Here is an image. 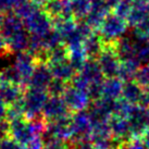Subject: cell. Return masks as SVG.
Here are the masks:
<instances>
[{
  "mask_svg": "<svg viewBox=\"0 0 149 149\" xmlns=\"http://www.w3.org/2000/svg\"><path fill=\"white\" fill-rule=\"evenodd\" d=\"M128 26L126 19L110 12L99 26L98 33L102 37L104 44H114L118 39L124 36Z\"/></svg>",
  "mask_w": 149,
  "mask_h": 149,
  "instance_id": "1",
  "label": "cell"
},
{
  "mask_svg": "<svg viewBox=\"0 0 149 149\" xmlns=\"http://www.w3.org/2000/svg\"><path fill=\"white\" fill-rule=\"evenodd\" d=\"M49 97L48 91L45 89L26 87L23 95L25 118L33 120L35 118L42 116V109Z\"/></svg>",
  "mask_w": 149,
  "mask_h": 149,
  "instance_id": "2",
  "label": "cell"
},
{
  "mask_svg": "<svg viewBox=\"0 0 149 149\" xmlns=\"http://www.w3.org/2000/svg\"><path fill=\"white\" fill-rule=\"evenodd\" d=\"M97 61L99 63L101 72L106 79L118 77L122 61L116 52L113 44H106L104 45V50H102L101 54L98 57Z\"/></svg>",
  "mask_w": 149,
  "mask_h": 149,
  "instance_id": "3",
  "label": "cell"
},
{
  "mask_svg": "<svg viewBox=\"0 0 149 149\" xmlns=\"http://www.w3.org/2000/svg\"><path fill=\"white\" fill-rule=\"evenodd\" d=\"M24 26L31 35L44 36L54 29V20L42 10L38 9L24 20Z\"/></svg>",
  "mask_w": 149,
  "mask_h": 149,
  "instance_id": "4",
  "label": "cell"
},
{
  "mask_svg": "<svg viewBox=\"0 0 149 149\" xmlns=\"http://www.w3.org/2000/svg\"><path fill=\"white\" fill-rule=\"evenodd\" d=\"M133 135L146 132L149 127V110L141 104H131L126 116Z\"/></svg>",
  "mask_w": 149,
  "mask_h": 149,
  "instance_id": "5",
  "label": "cell"
},
{
  "mask_svg": "<svg viewBox=\"0 0 149 149\" xmlns=\"http://www.w3.org/2000/svg\"><path fill=\"white\" fill-rule=\"evenodd\" d=\"M10 121V135L19 143L25 144L32 141L37 130L34 125L33 121L26 119L25 116L15 118Z\"/></svg>",
  "mask_w": 149,
  "mask_h": 149,
  "instance_id": "6",
  "label": "cell"
},
{
  "mask_svg": "<svg viewBox=\"0 0 149 149\" xmlns=\"http://www.w3.org/2000/svg\"><path fill=\"white\" fill-rule=\"evenodd\" d=\"M62 98L64 99L71 112L87 110L91 104V100L86 91L79 89L76 87L72 86L71 84L68 85L64 94L62 95Z\"/></svg>",
  "mask_w": 149,
  "mask_h": 149,
  "instance_id": "7",
  "label": "cell"
},
{
  "mask_svg": "<svg viewBox=\"0 0 149 149\" xmlns=\"http://www.w3.org/2000/svg\"><path fill=\"white\" fill-rule=\"evenodd\" d=\"M70 109L60 96H49L42 109V116L48 122L70 116Z\"/></svg>",
  "mask_w": 149,
  "mask_h": 149,
  "instance_id": "8",
  "label": "cell"
},
{
  "mask_svg": "<svg viewBox=\"0 0 149 149\" xmlns=\"http://www.w3.org/2000/svg\"><path fill=\"white\" fill-rule=\"evenodd\" d=\"M42 9L52 20L74 17L71 0H48Z\"/></svg>",
  "mask_w": 149,
  "mask_h": 149,
  "instance_id": "9",
  "label": "cell"
},
{
  "mask_svg": "<svg viewBox=\"0 0 149 149\" xmlns=\"http://www.w3.org/2000/svg\"><path fill=\"white\" fill-rule=\"evenodd\" d=\"M36 64H37L36 59L29 51H22V52L17 54L14 66L17 68V71L21 74L25 88L29 85V79L33 74V71Z\"/></svg>",
  "mask_w": 149,
  "mask_h": 149,
  "instance_id": "10",
  "label": "cell"
},
{
  "mask_svg": "<svg viewBox=\"0 0 149 149\" xmlns=\"http://www.w3.org/2000/svg\"><path fill=\"white\" fill-rule=\"evenodd\" d=\"M54 79V74L48 63L38 62L33 71V74L31 76L27 87H34L39 89L47 91L51 81Z\"/></svg>",
  "mask_w": 149,
  "mask_h": 149,
  "instance_id": "11",
  "label": "cell"
},
{
  "mask_svg": "<svg viewBox=\"0 0 149 149\" xmlns=\"http://www.w3.org/2000/svg\"><path fill=\"white\" fill-rule=\"evenodd\" d=\"M110 12H111V9L108 6L106 0H91V11L88 12L84 20L95 31H98L104 17Z\"/></svg>",
  "mask_w": 149,
  "mask_h": 149,
  "instance_id": "12",
  "label": "cell"
},
{
  "mask_svg": "<svg viewBox=\"0 0 149 149\" xmlns=\"http://www.w3.org/2000/svg\"><path fill=\"white\" fill-rule=\"evenodd\" d=\"M113 47L116 49L121 61H127V60H136V42L133 36H122L120 39H118ZM137 61V60H136ZM138 62V61H137Z\"/></svg>",
  "mask_w": 149,
  "mask_h": 149,
  "instance_id": "13",
  "label": "cell"
},
{
  "mask_svg": "<svg viewBox=\"0 0 149 149\" xmlns=\"http://www.w3.org/2000/svg\"><path fill=\"white\" fill-rule=\"evenodd\" d=\"M71 125H72L73 134L79 136H85L93 131V124L87 110L72 112Z\"/></svg>",
  "mask_w": 149,
  "mask_h": 149,
  "instance_id": "14",
  "label": "cell"
},
{
  "mask_svg": "<svg viewBox=\"0 0 149 149\" xmlns=\"http://www.w3.org/2000/svg\"><path fill=\"white\" fill-rule=\"evenodd\" d=\"M104 42L98 31H94L83 42V50L87 59H98L104 48Z\"/></svg>",
  "mask_w": 149,
  "mask_h": 149,
  "instance_id": "15",
  "label": "cell"
},
{
  "mask_svg": "<svg viewBox=\"0 0 149 149\" xmlns=\"http://www.w3.org/2000/svg\"><path fill=\"white\" fill-rule=\"evenodd\" d=\"M23 29H25L24 21L14 12L6 13L0 23V31L6 39H8L13 34H15Z\"/></svg>",
  "mask_w": 149,
  "mask_h": 149,
  "instance_id": "16",
  "label": "cell"
},
{
  "mask_svg": "<svg viewBox=\"0 0 149 149\" xmlns=\"http://www.w3.org/2000/svg\"><path fill=\"white\" fill-rule=\"evenodd\" d=\"M25 87L17 84L0 82V100H2L4 104H10L17 102L24 95Z\"/></svg>",
  "mask_w": 149,
  "mask_h": 149,
  "instance_id": "17",
  "label": "cell"
},
{
  "mask_svg": "<svg viewBox=\"0 0 149 149\" xmlns=\"http://www.w3.org/2000/svg\"><path fill=\"white\" fill-rule=\"evenodd\" d=\"M31 40V34L27 32L26 29H23L21 31L13 34L12 36L7 39L8 42V48L10 52H22V51H27Z\"/></svg>",
  "mask_w": 149,
  "mask_h": 149,
  "instance_id": "18",
  "label": "cell"
},
{
  "mask_svg": "<svg viewBox=\"0 0 149 149\" xmlns=\"http://www.w3.org/2000/svg\"><path fill=\"white\" fill-rule=\"evenodd\" d=\"M79 73L89 84L95 83V82H101L106 79L101 72L99 63L96 59H87L84 63L82 70L79 71Z\"/></svg>",
  "mask_w": 149,
  "mask_h": 149,
  "instance_id": "19",
  "label": "cell"
},
{
  "mask_svg": "<svg viewBox=\"0 0 149 149\" xmlns=\"http://www.w3.org/2000/svg\"><path fill=\"white\" fill-rule=\"evenodd\" d=\"M143 95H144V89L135 79L124 82L121 98H123L130 104H141Z\"/></svg>",
  "mask_w": 149,
  "mask_h": 149,
  "instance_id": "20",
  "label": "cell"
},
{
  "mask_svg": "<svg viewBox=\"0 0 149 149\" xmlns=\"http://www.w3.org/2000/svg\"><path fill=\"white\" fill-rule=\"evenodd\" d=\"M124 82L119 77H110L104 79L102 87H104V97L111 99H120L122 97Z\"/></svg>",
  "mask_w": 149,
  "mask_h": 149,
  "instance_id": "21",
  "label": "cell"
},
{
  "mask_svg": "<svg viewBox=\"0 0 149 149\" xmlns=\"http://www.w3.org/2000/svg\"><path fill=\"white\" fill-rule=\"evenodd\" d=\"M109 125L111 133H113L116 137H126L132 134L128 121L125 116H112L109 120Z\"/></svg>",
  "mask_w": 149,
  "mask_h": 149,
  "instance_id": "22",
  "label": "cell"
},
{
  "mask_svg": "<svg viewBox=\"0 0 149 149\" xmlns=\"http://www.w3.org/2000/svg\"><path fill=\"white\" fill-rule=\"evenodd\" d=\"M49 66H50V69H51L52 74H54V77L62 79V81L68 82V83H70L71 79H73L74 75L77 73V72L74 70V68L71 65L70 60H69V61H65V62L52 64V65H49Z\"/></svg>",
  "mask_w": 149,
  "mask_h": 149,
  "instance_id": "23",
  "label": "cell"
},
{
  "mask_svg": "<svg viewBox=\"0 0 149 149\" xmlns=\"http://www.w3.org/2000/svg\"><path fill=\"white\" fill-rule=\"evenodd\" d=\"M40 39H42V48L47 50H52L64 44L61 34L57 32L54 29H51L49 33L45 34L44 36H40Z\"/></svg>",
  "mask_w": 149,
  "mask_h": 149,
  "instance_id": "24",
  "label": "cell"
},
{
  "mask_svg": "<svg viewBox=\"0 0 149 149\" xmlns=\"http://www.w3.org/2000/svg\"><path fill=\"white\" fill-rule=\"evenodd\" d=\"M69 60H70V50L64 44L52 50H49V59H48L49 65L65 62Z\"/></svg>",
  "mask_w": 149,
  "mask_h": 149,
  "instance_id": "25",
  "label": "cell"
},
{
  "mask_svg": "<svg viewBox=\"0 0 149 149\" xmlns=\"http://www.w3.org/2000/svg\"><path fill=\"white\" fill-rule=\"evenodd\" d=\"M74 17L79 21L84 20L91 8V0H71Z\"/></svg>",
  "mask_w": 149,
  "mask_h": 149,
  "instance_id": "26",
  "label": "cell"
},
{
  "mask_svg": "<svg viewBox=\"0 0 149 149\" xmlns=\"http://www.w3.org/2000/svg\"><path fill=\"white\" fill-rule=\"evenodd\" d=\"M68 85H69L68 82H64L62 79L54 77V79L51 81L50 85L47 88V91H48L49 96H60V97H62Z\"/></svg>",
  "mask_w": 149,
  "mask_h": 149,
  "instance_id": "27",
  "label": "cell"
},
{
  "mask_svg": "<svg viewBox=\"0 0 149 149\" xmlns=\"http://www.w3.org/2000/svg\"><path fill=\"white\" fill-rule=\"evenodd\" d=\"M38 9H40V8L37 7L36 4H34L32 1H27V2L21 4L20 7H17L13 12L17 13V15L24 21L25 19H27L29 15H32V14H33L36 10H38Z\"/></svg>",
  "mask_w": 149,
  "mask_h": 149,
  "instance_id": "28",
  "label": "cell"
},
{
  "mask_svg": "<svg viewBox=\"0 0 149 149\" xmlns=\"http://www.w3.org/2000/svg\"><path fill=\"white\" fill-rule=\"evenodd\" d=\"M134 79L141 87H146V88L149 87V62L145 63L138 68Z\"/></svg>",
  "mask_w": 149,
  "mask_h": 149,
  "instance_id": "29",
  "label": "cell"
},
{
  "mask_svg": "<svg viewBox=\"0 0 149 149\" xmlns=\"http://www.w3.org/2000/svg\"><path fill=\"white\" fill-rule=\"evenodd\" d=\"M102 83L104 81L101 82H95V83H91L89 86L87 88V94L91 98V102L96 101V100H99L100 98L104 97V87H102Z\"/></svg>",
  "mask_w": 149,
  "mask_h": 149,
  "instance_id": "30",
  "label": "cell"
},
{
  "mask_svg": "<svg viewBox=\"0 0 149 149\" xmlns=\"http://www.w3.org/2000/svg\"><path fill=\"white\" fill-rule=\"evenodd\" d=\"M132 2H130L127 0H122L112 11H113V13H116V15L126 19L131 12V10H132Z\"/></svg>",
  "mask_w": 149,
  "mask_h": 149,
  "instance_id": "31",
  "label": "cell"
},
{
  "mask_svg": "<svg viewBox=\"0 0 149 149\" xmlns=\"http://www.w3.org/2000/svg\"><path fill=\"white\" fill-rule=\"evenodd\" d=\"M17 8V4L14 0H0V10L6 13L13 12Z\"/></svg>",
  "mask_w": 149,
  "mask_h": 149,
  "instance_id": "32",
  "label": "cell"
},
{
  "mask_svg": "<svg viewBox=\"0 0 149 149\" xmlns=\"http://www.w3.org/2000/svg\"><path fill=\"white\" fill-rule=\"evenodd\" d=\"M10 134V121L6 119H0V137H4Z\"/></svg>",
  "mask_w": 149,
  "mask_h": 149,
  "instance_id": "33",
  "label": "cell"
},
{
  "mask_svg": "<svg viewBox=\"0 0 149 149\" xmlns=\"http://www.w3.org/2000/svg\"><path fill=\"white\" fill-rule=\"evenodd\" d=\"M7 54H10V50L8 48V42H7V39L4 38V36L2 35V33H1V31H0V56Z\"/></svg>",
  "mask_w": 149,
  "mask_h": 149,
  "instance_id": "34",
  "label": "cell"
},
{
  "mask_svg": "<svg viewBox=\"0 0 149 149\" xmlns=\"http://www.w3.org/2000/svg\"><path fill=\"white\" fill-rule=\"evenodd\" d=\"M0 149H17V145L11 139L3 138L0 141Z\"/></svg>",
  "mask_w": 149,
  "mask_h": 149,
  "instance_id": "35",
  "label": "cell"
},
{
  "mask_svg": "<svg viewBox=\"0 0 149 149\" xmlns=\"http://www.w3.org/2000/svg\"><path fill=\"white\" fill-rule=\"evenodd\" d=\"M7 113H8V104H6L2 100H0V119H6Z\"/></svg>",
  "mask_w": 149,
  "mask_h": 149,
  "instance_id": "36",
  "label": "cell"
},
{
  "mask_svg": "<svg viewBox=\"0 0 149 149\" xmlns=\"http://www.w3.org/2000/svg\"><path fill=\"white\" fill-rule=\"evenodd\" d=\"M106 1H107L108 6L110 7V9H111V10H113V9L116 8L118 4L120 3L122 0H106Z\"/></svg>",
  "mask_w": 149,
  "mask_h": 149,
  "instance_id": "37",
  "label": "cell"
},
{
  "mask_svg": "<svg viewBox=\"0 0 149 149\" xmlns=\"http://www.w3.org/2000/svg\"><path fill=\"white\" fill-rule=\"evenodd\" d=\"M29 1H32L34 4H36V6L39 7V8H42L48 0H29Z\"/></svg>",
  "mask_w": 149,
  "mask_h": 149,
  "instance_id": "38",
  "label": "cell"
},
{
  "mask_svg": "<svg viewBox=\"0 0 149 149\" xmlns=\"http://www.w3.org/2000/svg\"><path fill=\"white\" fill-rule=\"evenodd\" d=\"M3 15H4V13L0 10V23H1V21H2V19H3Z\"/></svg>",
  "mask_w": 149,
  "mask_h": 149,
  "instance_id": "39",
  "label": "cell"
},
{
  "mask_svg": "<svg viewBox=\"0 0 149 149\" xmlns=\"http://www.w3.org/2000/svg\"><path fill=\"white\" fill-rule=\"evenodd\" d=\"M127 1H130V2H133V1H135V0H127Z\"/></svg>",
  "mask_w": 149,
  "mask_h": 149,
  "instance_id": "40",
  "label": "cell"
}]
</instances>
